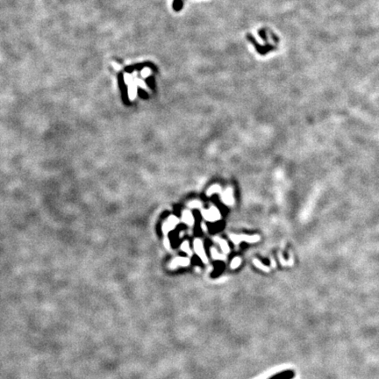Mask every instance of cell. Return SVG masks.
Returning a JSON list of instances; mask_svg holds the SVG:
<instances>
[{
    "label": "cell",
    "mask_w": 379,
    "mask_h": 379,
    "mask_svg": "<svg viewBox=\"0 0 379 379\" xmlns=\"http://www.w3.org/2000/svg\"><path fill=\"white\" fill-rule=\"evenodd\" d=\"M230 240L234 243V245H238L241 241H246L249 243H255L260 241L259 235H245V234H230Z\"/></svg>",
    "instance_id": "1"
},
{
    "label": "cell",
    "mask_w": 379,
    "mask_h": 379,
    "mask_svg": "<svg viewBox=\"0 0 379 379\" xmlns=\"http://www.w3.org/2000/svg\"><path fill=\"white\" fill-rule=\"evenodd\" d=\"M202 216L208 221L214 222L217 221L219 219H220V213L219 211V209H217L214 205L211 206L208 210H202L201 211Z\"/></svg>",
    "instance_id": "2"
},
{
    "label": "cell",
    "mask_w": 379,
    "mask_h": 379,
    "mask_svg": "<svg viewBox=\"0 0 379 379\" xmlns=\"http://www.w3.org/2000/svg\"><path fill=\"white\" fill-rule=\"evenodd\" d=\"M193 246H194V249H195V252H196L197 255L200 257L204 263H207V262H208V261H207V256L205 255L204 246H203V242H202V241H201L200 239H196V240L194 241V242H193Z\"/></svg>",
    "instance_id": "3"
},
{
    "label": "cell",
    "mask_w": 379,
    "mask_h": 379,
    "mask_svg": "<svg viewBox=\"0 0 379 379\" xmlns=\"http://www.w3.org/2000/svg\"><path fill=\"white\" fill-rule=\"evenodd\" d=\"M178 223V218H176V216H173V215L170 216L166 221L163 223V226H162V231H163V233L165 234H167L170 231L173 230Z\"/></svg>",
    "instance_id": "4"
},
{
    "label": "cell",
    "mask_w": 379,
    "mask_h": 379,
    "mask_svg": "<svg viewBox=\"0 0 379 379\" xmlns=\"http://www.w3.org/2000/svg\"><path fill=\"white\" fill-rule=\"evenodd\" d=\"M221 199L223 201V203H225L227 205H232L234 204V195H233V189L231 188H227L225 192L222 193Z\"/></svg>",
    "instance_id": "5"
},
{
    "label": "cell",
    "mask_w": 379,
    "mask_h": 379,
    "mask_svg": "<svg viewBox=\"0 0 379 379\" xmlns=\"http://www.w3.org/2000/svg\"><path fill=\"white\" fill-rule=\"evenodd\" d=\"M182 220L184 222L185 224H187L188 226H193L194 224V218L191 211L189 210H185L183 211L182 213Z\"/></svg>",
    "instance_id": "6"
},
{
    "label": "cell",
    "mask_w": 379,
    "mask_h": 379,
    "mask_svg": "<svg viewBox=\"0 0 379 379\" xmlns=\"http://www.w3.org/2000/svg\"><path fill=\"white\" fill-rule=\"evenodd\" d=\"M190 264V260L184 257H177L172 261L171 263V268H176L177 266H187Z\"/></svg>",
    "instance_id": "7"
},
{
    "label": "cell",
    "mask_w": 379,
    "mask_h": 379,
    "mask_svg": "<svg viewBox=\"0 0 379 379\" xmlns=\"http://www.w3.org/2000/svg\"><path fill=\"white\" fill-rule=\"evenodd\" d=\"M213 241H214L215 242L219 243V245L221 247L222 251L224 252L225 254H228V253H229L230 248H229V246H228V244H227V242H226L225 240L219 238V237H214Z\"/></svg>",
    "instance_id": "8"
},
{
    "label": "cell",
    "mask_w": 379,
    "mask_h": 379,
    "mask_svg": "<svg viewBox=\"0 0 379 379\" xmlns=\"http://www.w3.org/2000/svg\"><path fill=\"white\" fill-rule=\"evenodd\" d=\"M293 376L294 373L292 371H284L283 373L277 374L270 379H291Z\"/></svg>",
    "instance_id": "9"
},
{
    "label": "cell",
    "mask_w": 379,
    "mask_h": 379,
    "mask_svg": "<svg viewBox=\"0 0 379 379\" xmlns=\"http://www.w3.org/2000/svg\"><path fill=\"white\" fill-rule=\"evenodd\" d=\"M218 192H219V193L221 192V188H220L219 185L215 184V185H213V186H212L211 188H209V190L207 191V192H206V194H207V196H211V195H213L214 193H218Z\"/></svg>",
    "instance_id": "10"
},
{
    "label": "cell",
    "mask_w": 379,
    "mask_h": 379,
    "mask_svg": "<svg viewBox=\"0 0 379 379\" xmlns=\"http://www.w3.org/2000/svg\"><path fill=\"white\" fill-rule=\"evenodd\" d=\"M181 249H182L183 251L186 252L189 256H192V250H191V248H190L189 242H188L187 241H183V242L181 244Z\"/></svg>",
    "instance_id": "11"
},
{
    "label": "cell",
    "mask_w": 379,
    "mask_h": 379,
    "mask_svg": "<svg viewBox=\"0 0 379 379\" xmlns=\"http://www.w3.org/2000/svg\"><path fill=\"white\" fill-rule=\"evenodd\" d=\"M211 253H212L213 258H214V259H221V260L226 259L225 256H222L220 254H219L217 250H216V248H214V247H213V248L211 249Z\"/></svg>",
    "instance_id": "12"
},
{
    "label": "cell",
    "mask_w": 379,
    "mask_h": 379,
    "mask_svg": "<svg viewBox=\"0 0 379 379\" xmlns=\"http://www.w3.org/2000/svg\"><path fill=\"white\" fill-rule=\"evenodd\" d=\"M254 264L256 265L257 268H261V269H263L264 271H268V267H266L265 265H263V264L261 263L260 261L257 260V259H255V260H254Z\"/></svg>",
    "instance_id": "13"
},
{
    "label": "cell",
    "mask_w": 379,
    "mask_h": 379,
    "mask_svg": "<svg viewBox=\"0 0 379 379\" xmlns=\"http://www.w3.org/2000/svg\"><path fill=\"white\" fill-rule=\"evenodd\" d=\"M201 205H202V204H201L200 201H196V200L192 201L191 203H189V204H188V206L192 209L199 208V207H201Z\"/></svg>",
    "instance_id": "14"
},
{
    "label": "cell",
    "mask_w": 379,
    "mask_h": 379,
    "mask_svg": "<svg viewBox=\"0 0 379 379\" xmlns=\"http://www.w3.org/2000/svg\"><path fill=\"white\" fill-rule=\"evenodd\" d=\"M241 258H240V257H235L234 260L232 261V263H231V268H236L237 267H239V265L241 264Z\"/></svg>",
    "instance_id": "15"
},
{
    "label": "cell",
    "mask_w": 379,
    "mask_h": 379,
    "mask_svg": "<svg viewBox=\"0 0 379 379\" xmlns=\"http://www.w3.org/2000/svg\"><path fill=\"white\" fill-rule=\"evenodd\" d=\"M163 243H164V246H165L167 248H170V247H171V243H170V241H169V239L168 238L164 239Z\"/></svg>",
    "instance_id": "16"
},
{
    "label": "cell",
    "mask_w": 379,
    "mask_h": 379,
    "mask_svg": "<svg viewBox=\"0 0 379 379\" xmlns=\"http://www.w3.org/2000/svg\"><path fill=\"white\" fill-rule=\"evenodd\" d=\"M201 225H202V228H203V229H204V231H206V226H205V224H204V223H202Z\"/></svg>",
    "instance_id": "17"
}]
</instances>
